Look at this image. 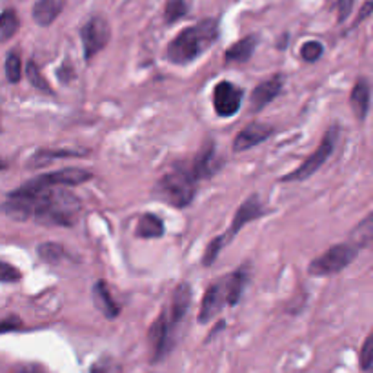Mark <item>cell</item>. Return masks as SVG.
Wrapping results in <instances>:
<instances>
[{
    "instance_id": "obj_1",
    "label": "cell",
    "mask_w": 373,
    "mask_h": 373,
    "mask_svg": "<svg viewBox=\"0 0 373 373\" xmlns=\"http://www.w3.org/2000/svg\"><path fill=\"white\" fill-rule=\"evenodd\" d=\"M13 195L26 198L31 210V219L42 226L71 228L79 222L82 213V202L73 191L66 188H49L40 191L15 189Z\"/></svg>"
},
{
    "instance_id": "obj_2",
    "label": "cell",
    "mask_w": 373,
    "mask_h": 373,
    "mask_svg": "<svg viewBox=\"0 0 373 373\" xmlns=\"http://www.w3.org/2000/svg\"><path fill=\"white\" fill-rule=\"evenodd\" d=\"M219 37V23L215 18H204L202 23L182 30L170 42L166 51L167 61L175 66H186L197 61Z\"/></svg>"
},
{
    "instance_id": "obj_3",
    "label": "cell",
    "mask_w": 373,
    "mask_h": 373,
    "mask_svg": "<svg viewBox=\"0 0 373 373\" xmlns=\"http://www.w3.org/2000/svg\"><path fill=\"white\" fill-rule=\"evenodd\" d=\"M153 195L173 208H186L197 195V180L189 172L188 163L175 164L155 182Z\"/></svg>"
},
{
    "instance_id": "obj_4",
    "label": "cell",
    "mask_w": 373,
    "mask_h": 373,
    "mask_svg": "<svg viewBox=\"0 0 373 373\" xmlns=\"http://www.w3.org/2000/svg\"><path fill=\"white\" fill-rule=\"evenodd\" d=\"M357 255H359V250H357L353 244H350V242L335 244V246L328 248L324 253H321L310 263L308 273L313 277L335 275V273L343 272L344 268H348V266L355 260Z\"/></svg>"
},
{
    "instance_id": "obj_5",
    "label": "cell",
    "mask_w": 373,
    "mask_h": 373,
    "mask_svg": "<svg viewBox=\"0 0 373 373\" xmlns=\"http://www.w3.org/2000/svg\"><path fill=\"white\" fill-rule=\"evenodd\" d=\"M337 137H339L337 126L328 127V132H326V135L322 137L319 148H317L315 151H313L303 164H301V166L295 167L293 172L282 177L281 179L282 182H301V180H306L312 175H315V173L328 163V158L331 157V153L335 151Z\"/></svg>"
},
{
    "instance_id": "obj_6",
    "label": "cell",
    "mask_w": 373,
    "mask_h": 373,
    "mask_svg": "<svg viewBox=\"0 0 373 373\" xmlns=\"http://www.w3.org/2000/svg\"><path fill=\"white\" fill-rule=\"evenodd\" d=\"M177 339V326L170 322L167 312L164 310L153 321L148 329V344H149V360L160 362L172 353Z\"/></svg>"
},
{
    "instance_id": "obj_7",
    "label": "cell",
    "mask_w": 373,
    "mask_h": 373,
    "mask_svg": "<svg viewBox=\"0 0 373 373\" xmlns=\"http://www.w3.org/2000/svg\"><path fill=\"white\" fill-rule=\"evenodd\" d=\"M93 173L88 170H80V167H66V170H58L53 173H44V175L33 177L27 182L18 186V189L23 191H40V189H49V188H70V186H79L84 182H89L93 179Z\"/></svg>"
},
{
    "instance_id": "obj_8",
    "label": "cell",
    "mask_w": 373,
    "mask_h": 373,
    "mask_svg": "<svg viewBox=\"0 0 373 373\" xmlns=\"http://www.w3.org/2000/svg\"><path fill=\"white\" fill-rule=\"evenodd\" d=\"M111 39V27L104 17L95 15L80 27V40H82L84 58L93 61V57L108 46Z\"/></svg>"
},
{
    "instance_id": "obj_9",
    "label": "cell",
    "mask_w": 373,
    "mask_h": 373,
    "mask_svg": "<svg viewBox=\"0 0 373 373\" xmlns=\"http://www.w3.org/2000/svg\"><path fill=\"white\" fill-rule=\"evenodd\" d=\"M244 99V89L229 80H220L213 89V110L219 117L237 115Z\"/></svg>"
},
{
    "instance_id": "obj_10",
    "label": "cell",
    "mask_w": 373,
    "mask_h": 373,
    "mask_svg": "<svg viewBox=\"0 0 373 373\" xmlns=\"http://www.w3.org/2000/svg\"><path fill=\"white\" fill-rule=\"evenodd\" d=\"M263 215H264V208L263 202H260V197L257 194H251L250 197L239 206V210L235 211L232 226H229L228 232L224 233V241H226V244H229L233 239L237 237V233L241 232L244 226H248V224L253 222V220L260 219Z\"/></svg>"
},
{
    "instance_id": "obj_11",
    "label": "cell",
    "mask_w": 373,
    "mask_h": 373,
    "mask_svg": "<svg viewBox=\"0 0 373 373\" xmlns=\"http://www.w3.org/2000/svg\"><path fill=\"white\" fill-rule=\"evenodd\" d=\"M222 166V160L217 157V146L215 142H206L202 146V149L195 155L191 163H188L189 172L194 175L197 182L201 180H208L219 172V167Z\"/></svg>"
},
{
    "instance_id": "obj_12",
    "label": "cell",
    "mask_w": 373,
    "mask_h": 373,
    "mask_svg": "<svg viewBox=\"0 0 373 373\" xmlns=\"http://www.w3.org/2000/svg\"><path fill=\"white\" fill-rule=\"evenodd\" d=\"M273 132L275 129H273L272 124L253 120V122L242 127L241 132L237 133V137L233 139V151L241 153V151H248V149L255 148V146L263 144L264 141H268L270 137L273 135Z\"/></svg>"
},
{
    "instance_id": "obj_13",
    "label": "cell",
    "mask_w": 373,
    "mask_h": 373,
    "mask_svg": "<svg viewBox=\"0 0 373 373\" xmlns=\"http://www.w3.org/2000/svg\"><path fill=\"white\" fill-rule=\"evenodd\" d=\"M284 88V75L277 73L270 79L263 80L257 88L251 91L250 97V113H259L268 104H272Z\"/></svg>"
},
{
    "instance_id": "obj_14",
    "label": "cell",
    "mask_w": 373,
    "mask_h": 373,
    "mask_svg": "<svg viewBox=\"0 0 373 373\" xmlns=\"http://www.w3.org/2000/svg\"><path fill=\"white\" fill-rule=\"evenodd\" d=\"M226 306V298H224V288H222V279L220 281L211 282L208 286L206 293L202 297L201 312H198V322L201 324H208L219 315Z\"/></svg>"
},
{
    "instance_id": "obj_15",
    "label": "cell",
    "mask_w": 373,
    "mask_h": 373,
    "mask_svg": "<svg viewBox=\"0 0 373 373\" xmlns=\"http://www.w3.org/2000/svg\"><path fill=\"white\" fill-rule=\"evenodd\" d=\"M372 86H369V80L366 77H360L357 79L355 86L351 89L350 95V106L351 111L355 115V119L359 122H365L366 117L369 113V104H372Z\"/></svg>"
},
{
    "instance_id": "obj_16",
    "label": "cell",
    "mask_w": 373,
    "mask_h": 373,
    "mask_svg": "<svg viewBox=\"0 0 373 373\" xmlns=\"http://www.w3.org/2000/svg\"><path fill=\"white\" fill-rule=\"evenodd\" d=\"M91 297H93V304H95V308H97L99 312H101L106 319L113 321V319L119 317L120 304L117 303V301L113 298V295H111V290H110V286H108V282L106 281L95 282V284H93V290H91Z\"/></svg>"
},
{
    "instance_id": "obj_17",
    "label": "cell",
    "mask_w": 373,
    "mask_h": 373,
    "mask_svg": "<svg viewBox=\"0 0 373 373\" xmlns=\"http://www.w3.org/2000/svg\"><path fill=\"white\" fill-rule=\"evenodd\" d=\"M189 304H191V286L188 282H182L173 291L172 306H170V312H167L170 322L173 326H179L182 322V319L188 315Z\"/></svg>"
},
{
    "instance_id": "obj_18",
    "label": "cell",
    "mask_w": 373,
    "mask_h": 373,
    "mask_svg": "<svg viewBox=\"0 0 373 373\" xmlns=\"http://www.w3.org/2000/svg\"><path fill=\"white\" fill-rule=\"evenodd\" d=\"M248 282V272L246 268H239L237 272L229 273L222 279V288H224V298L228 306H237L241 301L242 293H244V286Z\"/></svg>"
},
{
    "instance_id": "obj_19",
    "label": "cell",
    "mask_w": 373,
    "mask_h": 373,
    "mask_svg": "<svg viewBox=\"0 0 373 373\" xmlns=\"http://www.w3.org/2000/svg\"><path fill=\"white\" fill-rule=\"evenodd\" d=\"M257 44H259V37L257 35L244 37V39L237 40L232 48L226 49V53H224V61L229 62V64H244V62H248L251 57H253Z\"/></svg>"
},
{
    "instance_id": "obj_20",
    "label": "cell",
    "mask_w": 373,
    "mask_h": 373,
    "mask_svg": "<svg viewBox=\"0 0 373 373\" xmlns=\"http://www.w3.org/2000/svg\"><path fill=\"white\" fill-rule=\"evenodd\" d=\"M62 9H64V0H37L31 15L39 26L48 27L57 20Z\"/></svg>"
},
{
    "instance_id": "obj_21",
    "label": "cell",
    "mask_w": 373,
    "mask_h": 373,
    "mask_svg": "<svg viewBox=\"0 0 373 373\" xmlns=\"http://www.w3.org/2000/svg\"><path fill=\"white\" fill-rule=\"evenodd\" d=\"M86 151H77V149H49V148H42L39 151L31 155L30 164L27 167L31 170H39L42 166H48L53 160H58V158H70V157H82Z\"/></svg>"
},
{
    "instance_id": "obj_22",
    "label": "cell",
    "mask_w": 373,
    "mask_h": 373,
    "mask_svg": "<svg viewBox=\"0 0 373 373\" xmlns=\"http://www.w3.org/2000/svg\"><path fill=\"white\" fill-rule=\"evenodd\" d=\"M135 235L139 239H160L164 235L163 219L155 213H142L137 222Z\"/></svg>"
},
{
    "instance_id": "obj_23",
    "label": "cell",
    "mask_w": 373,
    "mask_h": 373,
    "mask_svg": "<svg viewBox=\"0 0 373 373\" xmlns=\"http://www.w3.org/2000/svg\"><path fill=\"white\" fill-rule=\"evenodd\" d=\"M350 239H351L350 244H353L357 250H360V248H369V244H372V241H373V215L372 213H368L365 219L360 220L359 226L353 228Z\"/></svg>"
},
{
    "instance_id": "obj_24",
    "label": "cell",
    "mask_w": 373,
    "mask_h": 373,
    "mask_svg": "<svg viewBox=\"0 0 373 373\" xmlns=\"http://www.w3.org/2000/svg\"><path fill=\"white\" fill-rule=\"evenodd\" d=\"M18 27H20V20L15 9H4L0 13V42H8L9 39H13L17 35Z\"/></svg>"
},
{
    "instance_id": "obj_25",
    "label": "cell",
    "mask_w": 373,
    "mask_h": 373,
    "mask_svg": "<svg viewBox=\"0 0 373 373\" xmlns=\"http://www.w3.org/2000/svg\"><path fill=\"white\" fill-rule=\"evenodd\" d=\"M37 255L48 264H58L62 259H66V248L58 242H42L37 246Z\"/></svg>"
},
{
    "instance_id": "obj_26",
    "label": "cell",
    "mask_w": 373,
    "mask_h": 373,
    "mask_svg": "<svg viewBox=\"0 0 373 373\" xmlns=\"http://www.w3.org/2000/svg\"><path fill=\"white\" fill-rule=\"evenodd\" d=\"M26 79H27V82H30L35 89L46 93V95H53V88L49 86V82L46 80V77L42 75V71L39 70V66H37L33 61H30L26 64Z\"/></svg>"
},
{
    "instance_id": "obj_27",
    "label": "cell",
    "mask_w": 373,
    "mask_h": 373,
    "mask_svg": "<svg viewBox=\"0 0 373 373\" xmlns=\"http://www.w3.org/2000/svg\"><path fill=\"white\" fill-rule=\"evenodd\" d=\"M6 79L11 84H18L23 79V61L17 51H9L6 57Z\"/></svg>"
},
{
    "instance_id": "obj_28",
    "label": "cell",
    "mask_w": 373,
    "mask_h": 373,
    "mask_svg": "<svg viewBox=\"0 0 373 373\" xmlns=\"http://www.w3.org/2000/svg\"><path fill=\"white\" fill-rule=\"evenodd\" d=\"M188 13V6L184 0H166V8H164V20L166 24H175Z\"/></svg>"
},
{
    "instance_id": "obj_29",
    "label": "cell",
    "mask_w": 373,
    "mask_h": 373,
    "mask_svg": "<svg viewBox=\"0 0 373 373\" xmlns=\"http://www.w3.org/2000/svg\"><path fill=\"white\" fill-rule=\"evenodd\" d=\"M224 246H228V244H226V241H224V235H219V237H215L213 241H210L206 251H204V255H202V266H204V268H210V266H213V263L217 260V257H219L220 251L224 250Z\"/></svg>"
},
{
    "instance_id": "obj_30",
    "label": "cell",
    "mask_w": 373,
    "mask_h": 373,
    "mask_svg": "<svg viewBox=\"0 0 373 373\" xmlns=\"http://www.w3.org/2000/svg\"><path fill=\"white\" fill-rule=\"evenodd\" d=\"M322 53H324V46L319 40H308L301 48V58L304 62H315L322 57Z\"/></svg>"
},
{
    "instance_id": "obj_31",
    "label": "cell",
    "mask_w": 373,
    "mask_h": 373,
    "mask_svg": "<svg viewBox=\"0 0 373 373\" xmlns=\"http://www.w3.org/2000/svg\"><path fill=\"white\" fill-rule=\"evenodd\" d=\"M359 360H360V368H362V372H369V369H372V365H373V337L372 335L366 337L365 344H362V348H360Z\"/></svg>"
},
{
    "instance_id": "obj_32",
    "label": "cell",
    "mask_w": 373,
    "mask_h": 373,
    "mask_svg": "<svg viewBox=\"0 0 373 373\" xmlns=\"http://www.w3.org/2000/svg\"><path fill=\"white\" fill-rule=\"evenodd\" d=\"M23 279V272L18 268H15L13 264L2 263L0 260V282H6V284H11V282H18Z\"/></svg>"
},
{
    "instance_id": "obj_33",
    "label": "cell",
    "mask_w": 373,
    "mask_h": 373,
    "mask_svg": "<svg viewBox=\"0 0 373 373\" xmlns=\"http://www.w3.org/2000/svg\"><path fill=\"white\" fill-rule=\"evenodd\" d=\"M23 321L18 319L17 315L6 317L0 321V335L2 334H9V331H17V329H23Z\"/></svg>"
},
{
    "instance_id": "obj_34",
    "label": "cell",
    "mask_w": 373,
    "mask_h": 373,
    "mask_svg": "<svg viewBox=\"0 0 373 373\" xmlns=\"http://www.w3.org/2000/svg\"><path fill=\"white\" fill-rule=\"evenodd\" d=\"M353 4H355V0H339V4H337V9H339L337 23L339 24H343L344 20L350 17L351 9H353Z\"/></svg>"
},
{
    "instance_id": "obj_35",
    "label": "cell",
    "mask_w": 373,
    "mask_h": 373,
    "mask_svg": "<svg viewBox=\"0 0 373 373\" xmlns=\"http://www.w3.org/2000/svg\"><path fill=\"white\" fill-rule=\"evenodd\" d=\"M57 77H58V80H61V82H64V84L71 82V80L75 79V70H73V66H71L70 61H64V64L58 68Z\"/></svg>"
},
{
    "instance_id": "obj_36",
    "label": "cell",
    "mask_w": 373,
    "mask_h": 373,
    "mask_svg": "<svg viewBox=\"0 0 373 373\" xmlns=\"http://www.w3.org/2000/svg\"><path fill=\"white\" fill-rule=\"evenodd\" d=\"M17 373H48L44 366L40 365H24L17 369Z\"/></svg>"
},
{
    "instance_id": "obj_37",
    "label": "cell",
    "mask_w": 373,
    "mask_h": 373,
    "mask_svg": "<svg viewBox=\"0 0 373 373\" xmlns=\"http://www.w3.org/2000/svg\"><path fill=\"white\" fill-rule=\"evenodd\" d=\"M110 362H106V360H99L95 365L91 366L89 373H110Z\"/></svg>"
},
{
    "instance_id": "obj_38",
    "label": "cell",
    "mask_w": 373,
    "mask_h": 373,
    "mask_svg": "<svg viewBox=\"0 0 373 373\" xmlns=\"http://www.w3.org/2000/svg\"><path fill=\"white\" fill-rule=\"evenodd\" d=\"M369 13H372V2L368 0V2L365 4V8H362V11H360V15L357 17V20H355V24H353V27H357L360 23H362V20H365L366 17H369Z\"/></svg>"
},
{
    "instance_id": "obj_39",
    "label": "cell",
    "mask_w": 373,
    "mask_h": 373,
    "mask_svg": "<svg viewBox=\"0 0 373 373\" xmlns=\"http://www.w3.org/2000/svg\"><path fill=\"white\" fill-rule=\"evenodd\" d=\"M8 166H9V164L6 163L4 158H0V172H4V170H8Z\"/></svg>"
},
{
    "instance_id": "obj_40",
    "label": "cell",
    "mask_w": 373,
    "mask_h": 373,
    "mask_svg": "<svg viewBox=\"0 0 373 373\" xmlns=\"http://www.w3.org/2000/svg\"><path fill=\"white\" fill-rule=\"evenodd\" d=\"M0 133H2V126H0Z\"/></svg>"
}]
</instances>
